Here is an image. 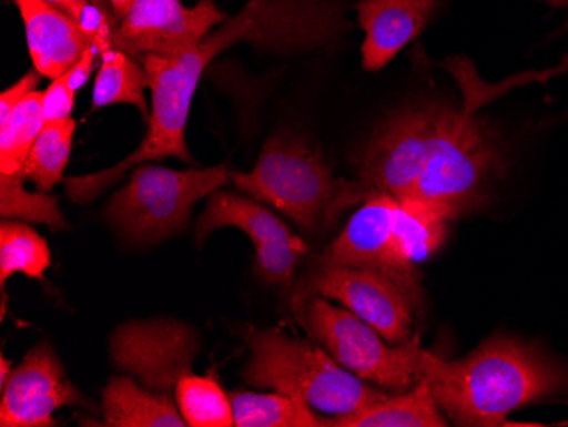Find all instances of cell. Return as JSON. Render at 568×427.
<instances>
[{
	"label": "cell",
	"mask_w": 568,
	"mask_h": 427,
	"mask_svg": "<svg viewBox=\"0 0 568 427\" xmlns=\"http://www.w3.org/2000/svg\"><path fill=\"white\" fill-rule=\"evenodd\" d=\"M354 162L366 200L386 194L446 222L487 203L507 169L503 140L487 120L429 99L390 114Z\"/></svg>",
	"instance_id": "cell-1"
},
{
	"label": "cell",
	"mask_w": 568,
	"mask_h": 427,
	"mask_svg": "<svg viewBox=\"0 0 568 427\" xmlns=\"http://www.w3.org/2000/svg\"><path fill=\"white\" fill-rule=\"evenodd\" d=\"M347 30L349 22L337 0H252L194 47L175 55L139 57L152 92L145 139L113 167L65 177L67 196L73 203H88L142 162L172 157L191 164L186 124L194 92L206 67L229 48L245 41L266 50H306L332 43Z\"/></svg>",
	"instance_id": "cell-2"
},
{
	"label": "cell",
	"mask_w": 568,
	"mask_h": 427,
	"mask_svg": "<svg viewBox=\"0 0 568 427\" xmlns=\"http://www.w3.org/2000/svg\"><path fill=\"white\" fill-rule=\"evenodd\" d=\"M424 378L439 409L458 426H535L507 417L568 395V359L551 355L544 344L497 333L458 362L427 353Z\"/></svg>",
	"instance_id": "cell-3"
},
{
	"label": "cell",
	"mask_w": 568,
	"mask_h": 427,
	"mask_svg": "<svg viewBox=\"0 0 568 427\" xmlns=\"http://www.w3.org/2000/svg\"><path fill=\"white\" fill-rule=\"evenodd\" d=\"M448 223L419 206L376 194L359 205L318 263L363 267L390 278L423 311L419 264L442 247Z\"/></svg>",
	"instance_id": "cell-4"
},
{
	"label": "cell",
	"mask_w": 568,
	"mask_h": 427,
	"mask_svg": "<svg viewBox=\"0 0 568 427\" xmlns=\"http://www.w3.org/2000/svg\"><path fill=\"white\" fill-rule=\"evenodd\" d=\"M235 186L280 210L306 234L331 227L344 210L363 205L356 180L335 177L321 150L305 136L280 133L266 140L251 172H234Z\"/></svg>",
	"instance_id": "cell-5"
},
{
	"label": "cell",
	"mask_w": 568,
	"mask_h": 427,
	"mask_svg": "<svg viewBox=\"0 0 568 427\" xmlns=\"http://www.w3.org/2000/svg\"><path fill=\"white\" fill-rule=\"evenodd\" d=\"M248 346V385L298 398L322 416H349L390 395L347 372L324 347L281 331H252Z\"/></svg>",
	"instance_id": "cell-6"
},
{
	"label": "cell",
	"mask_w": 568,
	"mask_h": 427,
	"mask_svg": "<svg viewBox=\"0 0 568 427\" xmlns=\"http://www.w3.org/2000/svg\"><path fill=\"white\" fill-rule=\"evenodd\" d=\"M232 180L229 165L178 169L142 162L132 177L111 197L106 216L111 225L136 245H153L178 234L190 222L194 205Z\"/></svg>",
	"instance_id": "cell-7"
},
{
	"label": "cell",
	"mask_w": 568,
	"mask_h": 427,
	"mask_svg": "<svg viewBox=\"0 0 568 427\" xmlns=\"http://www.w3.org/2000/svg\"><path fill=\"white\" fill-rule=\"evenodd\" d=\"M295 311L328 355L361 380L395 394L423 380L429 350L419 339L388 343L375 327L324 296H312Z\"/></svg>",
	"instance_id": "cell-8"
},
{
	"label": "cell",
	"mask_w": 568,
	"mask_h": 427,
	"mask_svg": "<svg viewBox=\"0 0 568 427\" xmlns=\"http://www.w3.org/2000/svg\"><path fill=\"white\" fill-rule=\"evenodd\" d=\"M312 296L339 302L344 308L372 325L388 343L410 340L414 308L405 293L385 274L363 267L318 263L303 279L295 295V308Z\"/></svg>",
	"instance_id": "cell-9"
},
{
	"label": "cell",
	"mask_w": 568,
	"mask_h": 427,
	"mask_svg": "<svg viewBox=\"0 0 568 427\" xmlns=\"http://www.w3.org/2000/svg\"><path fill=\"white\" fill-rule=\"evenodd\" d=\"M197 353L196 333L172 318L124 322L110 339L113 365L150 390L164 394L174 392L181 378L193 373Z\"/></svg>",
	"instance_id": "cell-10"
},
{
	"label": "cell",
	"mask_w": 568,
	"mask_h": 427,
	"mask_svg": "<svg viewBox=\"0 0 568 427\" xmlns=\"http://www.w3.org/2000/svg\"><path fill=\"white\" fill-rule=\"evenodd\" d=\"M229 21L215 0H200L186 8L181 0H135L126 18L113 31V48L128 55H175L200 43Z\"/></svg>",
	"instance_id": "cell-11"
},
{
	"label": "cell",
	"mask_w": 568,
	"mask_h": 427,
	"mask_svg": "<svg viewBox=\"0 0 568 427\" xmlns=\"http://www.w3.org/2000/svg\"><path fill=\"white\" fill-rule=\"evenodd\" d=\"M0 426H55L53 414L62 407L88 406L81 392L67 378L65 368L48 343H40L12 369L0 388Z\"/></svg>",
	"instance_id": "cell-12"
},
{
	"label": "cell",
	"mask_w": 568,
	"mask_h": 427,
	"mask_svg": "<svg viewBox=\"0 0 568 427\" xmlns=\"http://www.w3.org/2000/svg\"><path fill=\"white\" fill-rule=\"evenodd\" d=\"M443 0H359L363 69L379 72L426 30Z\"/></svg>",
	"instance_id": "cell-13"
},
{
	"label": "cell",
	"mask_w": 568,
	"mask_h": 427,
	"mask_svg": "<svg viewBox=\"0 0 568 427\" xmlns=\"http://www.w3.org/2000/svg\"><path fill=\"white\" fill-rule=\"evenodd\" d=\"M34 70L55 81L95 48L91 34L72 16L47 0H14Z\"/></svg>",
	"instance_id": "cell-14"
},
{
	"label": "cell",
	"mask_w": 568,
	"mask_h": 427,
	"mask_svg": "<svg viewBox=\"0 0 568 427\" xmlns=\"http://www.w3.org/2000/svg\"><path fill=\"white\" fill-rule=\"evenodd\" d=\"M225 227L244 232L254 248L281 244L296 237L280 216L261 205V201L219 190L210 194L206 210L197 220V244H203L210 234Z\"/></svg>",
	"instance_id": "cell-15"
},
{
	"label": "cell",
	"mask_w": 568,
	"mask_h": 427,
	"mask_svg": "<svg viewBox=\"0 0 568 427\" xmlns=\"http://www.w3.org/2000/svg\"><path fill=\"white\" fill-rule=\"evenodd\" d=\"M102 414L110 427H186L171 394L136 384L130 376H114L104 388Z\"/></svg>",
	"instance_id": "cell-16"
},
{
	"label": "cell",
	"mask_w": 568,
	"mask_h": 427,
	"mask_svg": "<svg viewBox=\"0 0 568 427\" xmlns=\"http://www.w3.org/2000/svg\"><path fill=\"white\" fill-rule=\"evenodd\" d=\"M448 417L437 406L426 378L410 390L388 395L343 417H327L325 427H445Z\"/></svg>",
	"instance_id": "cell-17"
},
{
	"label": "cell",
	"mask_w": 568,
	"mask_h": 427,
	"mask_svg": "<svg viewBox=\"0 0 568 427\" xmlns=\"http://www.w3.org/2000/svg\"><path fill=\"white\" fill-rule=\"evenodd\" d=\"M145 89H150V78L142 62L118 48H110L101 55L92 91L91 113L113 104H132L140 111L143 121L149 123Z\"/></svg>",
	"instance_id": "cell-18"
},
{
	"label": "cell",
	"mask_w": 568,
	"mask_h": 427,
	"mask_svg": "<svg viewBox=\"0 0 568 427\" xmlns=\"http://www.w3.org/2000/svg\"><path fill=\"white\" fill-rule=\"evenodd\" d=\"M237 427H325L327 416L288 395L234 392L230 395Z\"/></svg>",
	"instance_id": "cell-19"
},
{
	"label": "cell",
	"mask_w": 568,
	"mask_h": 427,
	"mask_svg": "<svg viewBox=\"0 0 568 427\" xmlns=\"http://www.w3.org/2000/svg\"><path fill=\"white\" fill-rule=\"evenodd\" d=\"M44 92L33 91L0 121V175H21L26 159L43 130ZM22 177V175H21Z\"/></svg>",
	"instance_id": "cell-20"
},
{
	"label": "cell",
	"mask_w": 568,
	"mask_h": 427,
	"mask_svg": "<svg viewBox=\"0 0 568 427\" xmlns=\"http://www.w3.org/2000/svg\"><path fill=\"white\" fill-rule=\"evenodd\" d=\"M75 129L77 123L72 118L44 123L21 174L24 180L33 181L38 191L51 193L57 184L65 180L63 171L69 164Z\"/></svg>",
	"instance_id": "cell-21"
},
{
	"label": "cell",
	"mask_w": 568,
	"mask_h": 427,
	"mask_svg": "<svg viewBox=\"0 0 568 427\" xmlns=\"http://www.w3.org/2000/svg\"><path fill=\"white\" fill-rule=\"evenodd\" d=\"M51 266V253L47 241L33 228L14 220H2L0 225V286L16 273L31 279H43Z\"/></svg>",
	"instance_id": "cell-22"
},
{
	"label": "cell",
	"mask_w": 568,
	"mask_h": 427,
	"mask_svg": "<svg viewBox=\"0 0 568 427\" xmlns=\"http://www.w3.org/2000/svg\"><path fill=\"white\" fill-rule=\"evenodd\" d=\"M181 416L190 427H232L234 410L230 395L223 392L212 375L190 373L174 390Z\"/></svg>",
	"instance_id": "cell-23"
},
{
	"label": "cell",
	"mask_w": 568,
	"mask_h": 427,
	"mask_svg": "<svg viewBox=\"0 0 568 427\" xmlns=\"http://www.w3.org/2000/svg\"><path fill=\"white\" fill-rule=\"evenodd\" d=\"M21 175H0V216L43 223L50 231H65L67 222L59 209V197L50 193H30Z\"/></svg>",
	"instance_id": "cell-24"
},
{
	"label": "cell",
	"mask_w": 568,
	"mask_h": 427,
	"mask_svg": "<svg viewBox=\"0 0 568 427\" xmlns=\"http://www.w3.org/2000/svg\"><path fill=\"white\" fill-rule=\"evenodd\" d=\"M308 251V245L296 235L281 244L255 247V274L273 285H286L295 278L296 267Z\"/></svg>",
	"instance_id": "cell-25"
},
{
	"label": "cell",
	"mask_w": 568,
	"mask_h": 427,
	"mask_svg": "<svg viewBox=\"0 0 568 427\" xmlns=\"http://www.w3.org/2000/svg\"><path fill=\"white\" fill-rule=\"evenodd\" d=\"M55 8L62 9L67 14L79 21L82 28L91 34L99 53H104L113 48V28L110 19L102 14L91 0H47Z\"/></svg>",
	"instance_id": "cell-26"
},
{
	"label": "cell",
	"mask_w": 568,
	"mask_h": 427,
	"mask_svg": "<svg viewBox=\"0 0 568 427\" xmlns=\"http://www.w3.org/2000/svg\"><path fill=\"white\" fill-rule=\"evenodd\" d=\"M545 2L555 6V8L568 6V0H545ZM565 72H568V53L561 60L560 65L555 67V69L541 70V72L516 73L513 78H507L504 81L496 82V84L488 85V92H490L494 99H499L507 94V92L513 91V89L532 84V82H547L548 79L557 78V75H561Z\"/></svg>",
	"instance_id": "cell-27"
},
{
	"label": "cell",
	"mask_w": 568,
	"mask_h": 427,
	"mask_svg": "<svg viewBox=\"0 0 568 427\" xmlns=\"http://www.w3.org/2000/svg\"><path fill=\"white\" fill-rule=\"evenodd\" d=\"M75 104V92L70 89L69 73H63L51 82L43 94L44 121L65 120L70 118Z\"/></svg>",
	"instance_id": "cell-28"
},
{
	"label": "cell",
	"mask_w": 568,
	"mask_h": 427,
	"mask_svg": "<svg viewBox=\"0 0 568 427\" xmlns=\"http://www.w3.org/2000/svg\"><path fill=\"white\" fill-rule=\"evenodd\" d=\"M43 78L38 70H31L26 73L24 78L19 79L12 88L2 92L0 95V121L8 120L9 114L14 111V108L21 103L26 95L37 91V85L40 84V79Z\"/></svg>",
	"instance_id": "cell-29"
},
{
	"label": "cell",
	"mask_w": 568,
	"mask_h": 427,
	"mask_svg": "<svg viewBox=\"0 0 568 427\" xmlns=\"http://www.w3.org/2000/svg\"><path fill=\"white\" fill-rule=\"evenodd\" d=\"M98 57H101L98 48H91V50H88V52L84 53V57H82V59L79 60V62L69 70V72H67L69 73V85L73 92L79 91V89H82L88 84Z\"/></svg>",
	"instance_id": "cell-30"
},
{
	"label": "cell",
	"mask_w": 568,
	"mask_h": 427,
	"mask_svg": "<svg viewBox=\"0 0 568 427\" xmlns=\"http://www.w3.org/2000/svg\"><path fill=\"white\" fill-rule=\"evenodd\" d=\"M133 2H135V0H110L111 11H113L114 18V30H116L118 24L126 18L128 12L132 9Z\"/></svg>",
	"instance_id": "cell-31"
},
{
	"label": "cell",
	"mask_w": 568,
	"mask_h": 427,
	"mask_svg": "<svg viewBox=\"0 0 568 427\" xmlns=\"http://www.w3.org/2000/svg\"><path fill=\"white\" fill-rule=\"evenodd\" d=\"M12 373V363L6 358L4 355L0 356V388L8 384L9 376Z\"/></svg>",
	"instance_id": "cell-32"
},
{
	"label": "cell",
	"mask_w": 568,
	"mask_h": 427,
	"mask_svg": "<svg viewBox=\"0 0 568 427\" xmlns=\"http://www.w3.org/2000/svg\"><path fill=\"white\" fill-rule=\"evenodd\" d=\"M91 2L99 9V11L102 12V14L110 19L111 28H113L114 31V18L113 11H111L110 0H91Z\"/></svg>",
	"instance_id": "cell-33"
},
{
	"label": "cell",
	"mask_w": 568,
	"mask_h": 427,
	"mask_svg": "<svg viewBox=\"0 0 568 427\" xmlns=\"http://www.w3.org/2000/svg\"><path fill=\"white\" fill-rule=\"evenodd\" d=\"M568 404V400H567ZM560 426H568V420H565V423H561Z\"/></svg>",
	"instance_id": "cell-34"
},
{
	"label": "cell",
	"mask_w": 568,
	"mask_h": 427,
	"mask_svg": "<svg viewBox=\"0 0 568 427\" xmlns=\"http://www.w3.org/2000/svg\"><path fill=\"white\" fill-rule=\"evenodd\" d=\"M261 2H266V0H261Z\"/></svg>",
	"instance_id": "cell-35"
}]
</instances>
